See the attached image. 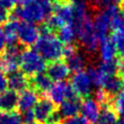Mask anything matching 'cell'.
I'll use <instances>...</instances> for the list:
<instances>
[{"instance_id": "4fadbf2b", "label": "cell", "mask_w": 124, "mask_h": 124, "mask_svg": "<svg viewBox=\"0 0 124 124\" xmlns=\"http://www.w3.org/2000/svg\"><path fill=\"white\" fill-rule=\"evenodd\" d=\"M38 98V93L34 91L33 89H25L24 91L20 92V95H18V106L20 112H24L27 110H32L35 106Z\"/></svg>"}, {"instance_id": "5b68a950", "label": "cell", "mask_w": 124, "mask_h": 124, "mask_svg": "<svg viewBox=\"0 0 124 124\" xmlns=\"http://www.w3.org/2000/svg\"><path fill=\"white\" fill-rule=\"evenodd\" d=\"M46 97H48L55 106H60L65 99L77 97L76 92L73 91L70 84L65 83V81L62 82H56L52 84L51 88L46 93ZM79 97V96H78Z\"/></svg>"}, {"instance_id": "836d02e7", "label": "cell", "mask_w": 124, "mask_h": 124, "mask_svg": "<svg viewBox=\"0 0 124 124\" xmlns=\"http://www.w3.org/2000/svg\"><path fill=\"white\" fill-rule=\"evenodd\" d=\"M115 124H124V120L123 119H118Z\"/></svg>"}, {"instance_id": "e0dca14e", "label": "cell", "mask_w": 124, "mask_h": 124, "mask_svg": "<svg viewBox=\"0 0 124 124\" xmlns=\"http://www.w3.org/2000/svg\"><path fill=\"white\" fill-rule=\"evenodd\" d=\"M7 87L16 93L22 92L29 87V79L22 71L13 72L7 78Z\"/></svg>"}, {"instance_id": "ba28073f", "label": "cell", "mask_w": 124, "mask_h": 124, "mask_svg": "<svg viewBox=\"0 0 124 124\" xmlns=\"http://www.w3.org/2000/svg\"><path fill=\"white\" fill-rule=\"evenodd\" d=\"M70 86L80 98H86L90 96L92 82L88 72L85 70H80L75 72L70 78Z\"/></svg>"}, {"instance_id": "d590c367", "label": "cell", "mask_w": 124, "mask_h": 124, "mask_svg": "<svg viewBox=\"0 0 124 124\" xmlns=\"http://www.w3.org/2000/svg\"><path fill=\"white\" fill-rule=\"evenodd\" d=\"M31 124H38V123H36V122H33V123H31Z\"/></svg>"}, {"instance_id": "e575fe53", "label": "cell", "mask_w": 124, "mask_h": 124, "mask_svg": "<svg viewBox=\"0 0 124 124\" xmlns=\"http://www.w3.org/2000/svg\"><path fill=\"white\" fill-rule=\"evenodd\" d=\"M120 7H121V8H122V9H124V1H123V3H122V4H121V6H120Z\"/></svg>"}, {"instance_id": "7c38bea8", "label": "cell", "mask_w": 124, "mask_h": 124, "mask_svg": "<svg viewBox=\"0 0 124 124\" xmlns=\"http://www.w3.org/2000/svg\"><path fill=\"white\" fill-rule=\"evenodd\" d=\"M94 10H95L94 18H92L93 29H94L96 36H97V38L100 41L104 37L108 36L110 25H108V21L107 19V16L104 15L103 9H94Z\"/></svg>"}, {"instance_id": "d6a6232c", "label": "cell", "mask_w": 124, "mask_h": 124, "mask_svg": "<svg viewBox=\"0 0 124 124\" xmlns=\"http://www.w3.org/2000/svg\"><path fill=\"white\" fill-rule=\"evenodd\" d=\"M6 48V41H5V37L3 34L2 28H0V54H2L4 52V50Z\"/></svg>"}, {"instance_id": "cb8c5ba5", "label": "cell", "mask_w": 124, "mask_h": 124, "mask_svg": "<svg viewBox=\"0 0 124 124\" xmlns=\"http://www.w3.org/2000/svg\"><path fill=\"white\" fill-rule=\"evenodd\" d=\"M87 72H88L89 77H90L92 85H94V86H96L97 88H101L104 82H106V80L108 78L104 75L103 71L100 69L99 65H89Z\"/></svg>"}, {"instance_id": "d4e9b609", "label": "cell", "mask_w": 124, "mask_h": 124, "mask_svg": "<svg viewBox=\"0 0 124 124\" xmlns=\"http://www.w3.org/2000/svg\"><path fill=\"white\" fill-rule=\"evenodd\" d=\"M0 124H23L21 114L17 111L0 112Z\"/></svg>"}, {"instance_id": "30bf717a", "label": "cell", "mask_w": 124, "mask_h": 124, "mask_svg": "<svg viewBox=\"0 0 124 124\" xmlns=\"http://www.w3.org/2000/svg\"><path fill=\"white\" fill-rule=\"evenodd\" d=\"M81 114L87 120L88 124H96L100 114V106L94 98L86 97L81 102Z\"/></svg>"}, {"instance_id": "603a6c76", "label": "cell", "mask_w": 124, "mask_h": 124, "mask_svg": "<svg viewBox=\"0 0 124 124\" xmlns=\"http://www.w3.org/2000/svg\"><path fill=\"white\" fill-rule=\"evenodd\" d=\"M57 36L61 40V42L64 46L67 45H73V42L76 41V31L73 28V25H64L61 28L58 29L57 31Z\"/></svg>"}, {"instance_id": "ac0fdd59", "label": "cell", "mask_w": 124, "mask_h": 124, "mask_svg": "<svg viewBox=\"0 0 124 124\" xmlns=\"http://www.w3.org/2000/svg\"><path fill=\"white\" fill-rule=\"evenodd\" d=\"M99 58L101 62H112L116 60L117 51H116L115 45L111 37H104L103 39L99 41Z\"/></svg>"}, {"instance_id": "2e32d148", "label": "cell", "mask_w": 124, "mask_h": 124, "mask_svg": "<svg viewBox=\"0 0 124 124\" xmlns=\"http://www.w3.org/2000/svg\"><path fill=\"white\" fill-rule=\"evenodd\" d=\"M28 79H29V88L33 89L38 94H41V93L46 94L49 89L51 88L53 82L49 78V76L44 72H40L38 75L28 78Z\"/></svg>"}, {"instance_id": "8fae6325", "label": "cell", "mask_w": 124, "mask_h": 124, "mask_svg": "<svg viewBox=\"0 0 124 124\" xmlns=\"http://www.w3.org/2000/svg\"><path fill=\"white\" fill-rule=\"evenodd\" d=\"M46 75L54 82L65 81L69 77V75H70V70H69L66 63L61 60L50 62L46 65Z\"/></svg>"}, {"instance_id": "6da1fadb", "label": "cell", "mask_w": 124, "mask_h": 124, "mask_svg": "<svg viewBox=\"0 0 124 124\" xmlns=\"http://www.w3.org/2000/svg\"><path fill=\"white\" fill-rule=\"evenodd\" d=\"M75 7V20L73 28L76 31V37L85 52L93 55L97 52L99 39L93 29V21L90 15V4L86 0H78L73 4Z\"/></svg>"}, {"instance_id": "7402d4cb", "label": "cell", "mask_w": 124, "mask_h": 124, "mask_svg": "<svg viewBox=\"0 0 124 124\" xmlns=\"http://www.w3.org/2000/svg\"><path fill=\"white\" fill-rule=\"evenodd\" d=\"M118 114L111 104L100 106V114L96 124H115L118 120Z\"/></svg>"}, {"instance_id": "d6986e66", "label": "cell", "mask_w": 124, "mask_h": 124, "mask_svg": "<svg viewBox=\"0 0 124 124\" xmlns=\"http://www.w3.org/2000/svg\"><path fill=\"white\" fill-rule=\"evenodd\" d=\"M18 106V94L11 90H4L0 93V112L16 111Z\"/></svg>"}, {"instance_id": "83f0119b", "label": "cell", "mask_w": 124, "mask_h": 124, "mask_svg": "<svg viewBox=\"0 0 124 124\" xmlns=\"http://www.w3.org/2000/svg\"><path fill=\"white\" fill-rule=\"evenodd\" d=\"M60 124H88V122L83 116L77 115V116H73V117L62 119Z\"/></svg>"}, {"instance_id": "9c48e42d", "label": "cell", "mask_w": 124, "mask_h": 124, "mask_svg": "<svg viewBox=\"0 0 124 124\" xmlns=\"http://www.w3.org/2000/svg\"><path fill=\"white\" fill-rule=\"evenodd\" d=\"M34 115V121L38 124H45L51 116L57 111L56 106L48 97H41L37 100L32 108Z\"/></svg>"}, {"instance_id": "7a4b0ae2", "label": "cell", "mask_w": 124, "mask_h": 124, "mask_svg": "<svg viewBox=\"0 0 124 124\" xmlns=\"http://www.w3.org/2000/svg\"><path fill=\"white\" fill-rule=\"evenodd\" d=\"M53 0H36L20 6H15L9 11V19L22 20L33 24H42L52 14Z\"/></svg>"}, {"instance_id": "277c9868", "label": "cell", "mask_w": 124, "mask_h": 124, "mask_svg": "<svg viewBox=\"0 0 124 124\" xmlns=\"http://www.w3.org/2000/svg\"><path fill=\"white\" fill-rule=\"evenodd\" d=\"M19 67L26 77L31 78L46 70V60L38 54L35 49H24L19 57Z\"/></svg>"}, {"instance_id": "ffe728a7", "label": "cell", "mask_w": 124, "mask_h": 124, "mask_svg": "<svg viewBox=\"0 0 124 124\" xmlns=\"http://www.w3.org/2000/svg\"><path fill=\"white\" fill-rule=\"evenodd\" d=\"M111 39L114 42L116 51H117L119 57L124 59V9H122L121 24L117 29L113 31V33L111 35Z\"/></svg>"}, {"instance_id": "4dcf8cb0", "label": "cell", "mask_w": 124, "mask_h": 124, "mask_svg": "<svg viewBox=\"0 0 124 124\" xmlns=\"http://www.w3.org/2000/svg\"><path fill=\"white\" fill-rule=\"evenodd\" d=\"M7 88V78L5 77V73H3L0 70V93L6 90Z\"/></svg>"}, {"instance_id": "3957f363", "label": "cell", "mask_w": 124, "mask_h": 124, "mask_svg": "<svg viewBox=\"0 0 124 124\" xmlns=\"http://www.w3.org/2000/svg\"><path fill=\"white\" fill-rule=\"evenodd\" d=\"M34 46L35 51L46 61L53 62L63 58L65 46L58 38L55 32L46 29L44 25L39 27V37Z\"/></svg>"}, {"instance_id": "1f68e13d", "label": "cell", "mask_w": 124, "mask_h": 124, "mask_svg": "<svg viewBox=\"0 0 124 124\" xmlns=\"http://www.w3.org/2000/svg\"><path fill=\"white\" fill-rule=\"evenodd\" d=\"M8 18H9V13L0 6V25L4 24Z\"/></svg>"}, {"instance_id": "484cf974", "label": "cell", "mask_w": 124, "mask_h": 124, "mask_svg": "<svg viewBox=\"0 0 124 124\" xmlns=\"http://www.w3.org/2000/svg\"><path fill=\"white\" fill-rule=\"evenodd\" d=\"M111 106L114 108V110L117 112L118 116L124 120V91L114 97L111 101Z\"/></svg>"}, {"instance_id": "44dd1931", "label": "cell", "mask_w": 124, "mask_h": 124, "mask_svg": "<svg viewBox=\"0 0 124 124\" xmlns=\"http://www.w3.org/2000/svg\"><path fill=\"white\" fill-rule=\"evenodd\" d=\"M18 26L19 22L16 20H11L9 19L3 24V34L5 37V41L7 46H11L17 44L18 41Z\"/></svg>"}, {"instance_id": "5bb4252c", "label": "cell", "mask_w": 124, "mask_h": 124, "mask_svg": "<svg viewBox=\"0 0 124 124\" xmlns=\"http://www.w3.org/2000/svg\"><path fill=\"white\" fill-rule=\"evenodd\" d=\"M101 88L106 91L108 97L113 99L118 94L124 91V81L119 75L111 76L106 80Z\"/></svg>"}, {"instance_id": "9a60e30c", "label": "cell", "mask_w": 124, "mask_h": 124, "mask_svg": "<svg viewBox=\"0 0 124 124\" xmlns=\"http://www.w3.org/2000/svg\"><path fill=\"white\" fill-rule=\"evenodd\" d=\"M81 102H82V99L78 96L73 98H68L65 99L59 106V108H57V110L62 118L73 117L80 113Z\"/></svg>"}, {"instance_id": "f546056e", "label": "cell", "mask_w": 124, "mask_h": 124, "mask_svg": "<svg viewBox=\"0 0 124 124\" xmlns=\"http://www.w3.org/2000/svg\"><path fill=\"white\" fill-rule=\"evenodd\" d=\"M0 6L9 13L16 6V2L15 0H0Z\"/></svg>"}, {"instance_id": "8992f818", "label": "cell", "mask_w": 124, "mask_h": 124, "mask_svg": "<svg viewBox=\"0 0 124 124\" xmlns=\"http://www.w3.org/2000/svg\"><path fill=\"white\" fill-rule=\"evenodd\" d=\"M63 58L69 70L73 72L84 70L87 65V58L80 52L78 46L75 45H67L64 46Z\"/></svg>"}, {"instance_id": "4316f807", "label": "cell", "mask_w": 124, "mask_h": 124, "mask_svg": "<svg viewBox=\"0 0 124 124\" xmlns=\"http://www.w3.org/2000/svg\"><path fill=\"white\" fill-rule=\"evenodd\" d=\"M124 0H93V8L99 9V8H106L110 5H120L123 3Z\"/></svg>"}, {"instance_id": "52a82bcc", "label": "cell", "mask_w": 124, "mask_h": 124, "mask_svg": "<svg viewBox=\"0 0 124 124\" xmlns=\"http://www.w3.org/2000/svg\"><path fill=\"white\" fill-rule=\"evenodd\" d=\"M39 37V27L36 24L22 21L18 26V42L22 46H31L35 45Z\"/></svg>"}, {"instance_id": "f1b7e54d", "label": "cell", "mask_w": 124, "mask_h": 124, "mask_svg": "<svg viewBox=\"0 0 124 124\" xmlns=\"http://www.w3.org/2000/svg\"><path fill=\"white\" fill-rule=\"evenodd\" d=\"M21 117L23 124H31L34 122V115L32 110H27L24 112H21Z\"/></svg>"}]
</instances>
